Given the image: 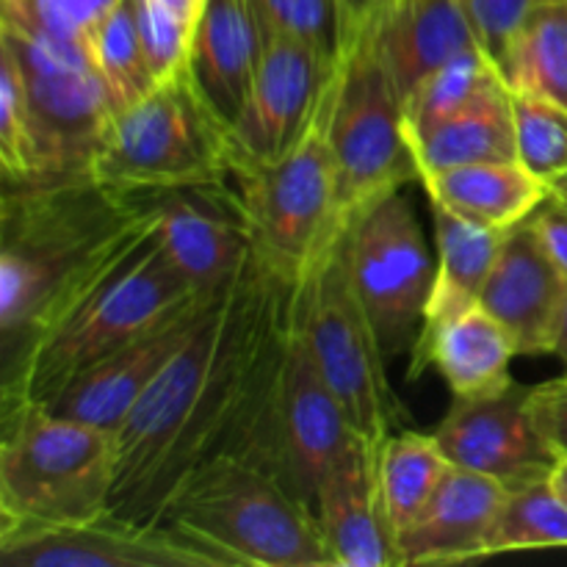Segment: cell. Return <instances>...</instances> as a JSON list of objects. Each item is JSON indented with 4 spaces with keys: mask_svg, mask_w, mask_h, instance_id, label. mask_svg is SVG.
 <instances>
[{
    "mask_svg": "<svg viewBox=\"0 0 567 567\" xmlns=\"http://www.w3.org/2000/svg\"><path fill=\"white\" fill-rule=\"evenodd\" d=\"M460 3H463L471 28L480 39L482 53L493 61V66L502 75L520 25L543 0H460Z\"/></svg>",
    "mask_w": 567,
    "mask_h": 567,
    "instance_id": "8d00e7d4",
    "label": "cell"
},
{
    "mask_svg": "<svg viewBox=\"0 0 567 567\" xmlns=\"http://www.w3.org/2000/svg\"><path fill=\"white\" fill-rule=\"evenodd\" d=\"M343 233L321 252L308 277L293 286L291 310L354 432L382 443L402 426V404L388 382V354L374 321L354 288Z\"/></svg>",
    "mask_w": 567,
    "mask_h": 567,
    "instance_id": "ba28073f",
    "label": "cell"
},
{
    "mask_svg": "<svg viewBox=\"0 0 567 567\" xmlns=\"http://www.w3.org/2000/svg\"><path fill=\"white\" fill-rule=\"evenodd\" d=\"M507 89L498 70L485 53H465L449 61L441 70L426 75L413 94L404 100L408 131L432 125V122L468 109L476 100Z\"/></svg>",
    "mask_w": 567,
    "mask_h": 567,
    "instance_id": "4dcf8cb0",
    "label": "cell"
},
{
    "mask_svg": "<svg viewBox=\"0 0 567 567\" xmlns=\"http://www.w3.org/2000/svg\"><path fill=\"white\" fill-rule=\"evenodd\" d=\"M330 144L343 225L388 192L419 183L421 172L404 120V103L382 61L374 33L338 61L330 103Z\"/></svg>",
    "mask_w": 567,
    "mask_h": 567,
    "instance_id": "30bf717a",
    "label": "cell"
},
{
    "mask_svg": "<svg viewBox=\"0 0 567 567\" xmlns=\"http://www.w3.org/2000/svg\"><path fill=\"white\" fill-rule=\"evenodd\" d=\"M377 452L380 443L358 437L316 491V518L336 567L399 565L396 540L382 504Z\"/></svg>",
    "mask_w": 567,
    "mask_h": 567,
    "instance_id": "d6986e66",
    "label": "cell"
},
{
    "mask_svg": "<svg viewBox=\"0 0 567 567\" xmlns=\"http://www.w3.org/2000/svg\"><path fill=\"white\" fill-rule=\"evenodd\" d=\"M563 365L567 369V305H565V316H563V327H559V338H557V349H554Z\"/></svg>",
    "mask_w": 567,
    "mask_h": 567,
    "instance_id": "b9f144b4",
    "label": "cell"
},
{
    "mask_svg": "<svg viewBox=\"0 0 567 567\" xmlns=\"http://www.w3.org/2000/svg\"><path fill=\"white\" fill-rule=\"evenodd\" d=\"M0 48L25 81L39 181L89 177L116 105L86 39H64L0 20Z\"/></svg>",
    "mask_w": 567,
    "mask_h": 567,
    "instance_id": "9c48e42d",
    "label": "cell"
},
{
    "mask_svg": "<svg viewBox=\"0 0 567 567\" xmlns=\"http://www.w3.org/2000/svg\"><path fill=\"white\" fill-rule=\"evenodd\" d=\"M480 305L507 330L518 354H554L567 305V275L532 216L504 236Z\"/></svg>",
    "mask_w": 567,
    "mask_h": 567,
    "instance_id": "e0dca14e",
    "label": "cell"
},
{
    "mask_svg": "<svg viewBox=\"0 0 567 567\" xmlns=\"http://www.w3.org/2000/svg\"><path fill=\"white\" fill-rule=\"evenodd\" d=\"M374 39L402 103L443 64L482 53L460 0H393Z\"/></svg>",
    "mask_w": 567,
    "mask_h": 567,
    "instance_id": "603a6c76",
    "label": "cell"
},
{
    "mask_svg": "<svg viewBox=\"0 0 567 567\" xmlns=\"http://www.w3.org/2000/svg\"><path fill=\"white\" fill-rule=\"evenodd\" d=\"M554 485L559 487V493L567 498V460L557 465V471H554Z\"/></svg>",
    "mask_w": 567,
    "mask_h": 567,
    "instance_id": "7bdbcfd3",
    "label": "cell"
},
{
    "mask_svg": "<svg viewBox=\"0 0 567 567\" xmlns=\"http://www.w3.org/2000/svg\"><path fill=\"white\" fill-rule=\"evenodd\" d=\"M537 230H540L543 241L551 249L557 264L563 266L567 275V205L559 203L557 197H548L540 208L532 214Z\"/></svg>",
    "mask_w": 567,
    "mask_h": 567,
    "instance_id": "ab89813d",
    "label": "cell"
},
{
    "mask_svg": "<svg viewBox=\"0 0 567 567\" xmlns=\"http://www.w3.org/2000/svg\"><path fill=\"white\" fill-rule=\"evenodd\" d=\"M526 408L546 446L563 463L567 460V369L557 380L529 388Z\"/></svg>",
    "mask_w": 567,
    "mask_h": 567,
    "instance_id": "74e56055",
    "label": "cell"
},
{
    "mask_svg": "<svg viewBox=\"0 0 567 567\" xmlns=\"http://www.w3.org/2000/svg\"><path fill=\"white\" fill-rule=\"evenodd\" d=\"M336 83V78H332ZM332 86L297 147L277 161H233V188L260 264L286 286H299L327 247L347 230L338 208L330 144Z\"/></svg>",
    "mask_w": 567,
    "mask_h": 567,
    "instance_id": "52a82bcc",
    "label": "cell"
},
{
    "mask_svg": "<svg viewBox=\"0 0 567 567\" xmlns=\"http://www.w3.org/2000/svg\"><path fill=\"white\" fill-rule=\"evenodd\" d=\"M518 354L513 338L482 305L421 327L410 377L435 365L454 399H480L513 385L509 363Z\"/></svg>",
    "mask_w": 567,
    "mask_h": 567,
    "instance_id": "7402d4cb",
    "label": "cell"
},
{
    "mask_svg": "<svg viewBox=\"0 0 567 567\" xmlns=\"http://www.w3.org/2000/svg\"><path fill=\"white\" fill-rule=\"evenodd\" d=\"M144 48H147L150 70L155 81L164 83L181 75L192 64V44L197 28L183 20L164 0H138Z\"/></svg>",
    "mask_w": 567,
    "mask_h": 567,
    "instance_id": "d590c367",
    "label": "cell"
},
{
    "mask_svg": "<svg viewBox=\"0 0 567 567\" xmlns=\"http://www.w3.org/2000/svg\"><path fill=\"white\" fill-rule=\"evenodd\" d=\"M264 37L249 0H205L192 44V81L230 131L247 105Z\"/></svg>",
    "mask_w": 567,
    "mask_h": 567,
    "instance_id": "44dd1931",
    "label": "cell"
},
{
    "mask_svg": "<svg viewBox=\"0 0 567 567\" xmlns=\"http://www.w3.org/2000/svg\"><path fill=\"white\" fill-rule=\"evenodd\" d=\"M89 181L122 197L227 186L233 183L230 131L186 70L111 116Z\"/></svg>",
    "mask_w": 567,
    "mask_h": 567,
    "instance_id": "8992f818",
    "label": "cell"
},
{
    "mask_svg": "<svg viewBox=\"0 0 567 567\" xmlns=\"http://www.w3.org/2000/svg\"><path fill=\"white\" fill-rule=\"evenodd\" d=\"M6 567H219L203 548L164 524L105 513L61 526L0 529Z\"/></svg>",
    "mask_w": 567,
    "mask_h": 567,
    "instance_id": "4fadbf2b",
    "label": "cell"
},
{
    "mask_svg": "<svg viewBox=\"0 0 567 567\" xmlns=\"http://www.w3.org/2000/svg\"><path fill=\"white\" fill-rule=\"evenodd\" d=\"M393 0H338V14H341V55L349 48L377 31L382 14Z\"/></svg>",
    "mask_w": 567,
    "mask_h": 567,
    "instance_id": "f35d334b",
    "label": "cell"
},
{
    "mask_svg": "<svg viewBox=\"0 0 567 567\" xmlns=\"http://www.w3.org/2000/svg\"><path fill=\"white\" fill-rule=\"evenodd\" d=\"M559 548L567 551V498L554 485V476L513 487L491 532L487 557Z\"/></svg>",
    "mask_w": 567,
    "mask_h": 567,
    "instance_id": "f546056e",
    "label": "cell"
},
{
    "mask_svg": "<svg viewBox=\"0 0 567 567\" xmlns=\"http://www.w3.org/2000/svg\"><path fill=\"white\" fill-rule=\"evenodd\" d=\"M166 6H169V9H175L177 14L183 17V20L186 22H192L194 28H197V22H199V14H203V6H205V0H164Z\"/></svg>",
    "mask_w": 567,
    "mask_h": 567,
    "instance_id": "60d3db41",
    "label": "cell"
},
{
    "mask_svg": "<svg viewBox=\"0 0 567 567\" xmlns=\"http://www.w3.org/2000/svg\"><path fill=\"white\" fill-rule=\"evenodd\" d=\"M147 199L166 255L203 297L227 291L258 260L233 183L177 188Z\"/></svg>",
    "mask_w": 567,
    "mask_h": 567,
    "instance_id": "5bb4252c",
    "label": "cell"
},
{
    "mask_svg": "<svg viewBox=\"0 0 567 567\" xmlns=\"http://www.w3.org/2000/svg\"><path fill=\"white\" fill-rule=\"evenodd\" d=\"M509 487L493 476L452 465L430 507L396 537L399 565H460L485 559Z\"/></svg>",
    "mask_w": 567,
    "mask_h": 567,
    "instance_id": "ffe728a7",
    "label": "cell"
},
{
    "mask_svg": "<svg viewBox=\"0 0 567 567\" xmlns=\"http://www.w3.org/2000/svg\"><path fill=\"white\" fill-rule=\"evenodd\" d=\"M210 299L214 297L194 299L186 308L175 310L164 321L150 327L147 332L133 338L131 343L111 352L109 358L89 365L75 380L66 382L59 396L44 408L66 415V419L86 421V424L116 432L136 408L138 399L158 380L166 363L175 358L177 349L188 341L199 313Z\"/></svg>",
    "mask_w": 567,
    "mask_h": 567,
    "instance_id": "ac0fdd59",
    "label": "cell"
},
{
    "mask_svg": "<svg viewBox=\"0 0 567 567\" xmlns=\"http://www.w3.org/2000/svg\"><path fill=\"white\" fill-rule=\"evenodd\" d=\"M408 136L421 177L465 164L515 161L513 92L498 89L457 114L408 131Z\"/></svg>",
    "mask_w": 567,
    "mask_h": 567,
    "instance_id": "d4e9b609",
    "label": "cell"
},
{
    "mask_svg": "<svg viewBox=\"0 0 567 567\" xmlns=\"http://www.w3.org/2000/svg\"><path fill=\"white\" fill-rule=\"evenodd\" d=\"M116 0H0V20L64 39H86Z\"/></svg>",
    "mask_w": 567,
    "mask_h": 567,
    "instance_id": "e575fe53",
    "label": "cell"
},
{
    "mask_svg": "<svg viewBox=\"0 0 567 567\" xmlns=\"http://www.w3.org/2000/svg\"><path fill=\"white\" fill-rule=\"evenodd\" d=\"M504 83L515 94H535L567 111V0H543L520 25Z\"/></svg>",
    "mask_w": 567,
    "mask_h": 567,
    "instance_id": "83f0119b",
    "label": "cell"
},
{
    "mask_svg": "<svg viewBox=\"0 0 567 567\" xmlns=\"http://www.w3.org/2000/svg\"><path fill=\"white\" fill-rule=\"evenodd\" d=\"M338 61L291 37L264 39L252 92L230 127V164H266L291 153L332 86Z\"/></svg>",
    "mask_w": 567,
    "mask_h": 567,
    "instance_id": "7c38bea8",
    "label": "cell"
},
{
    "mask_svg": "<svg viewBox=\"0 0 567 567\" xmlns=\"http://www.w3.org/2000/svg\"><path fill=\"white\" fill-rule=\"evenodd\" d=\"M86 44L105 86H109L116 111L136 103L158 86L153 70H150L147 48H144L138 0H116L109 14L92 28Z\"/></svg>",
    "mask_w": 567,
    "mask_h": 567,
    "instance_id": "f1b7e54d",
    "label": "cell"
},
{
    "mask_svg": "<svg viewBox=\"0 0 567 567\" xmlns=\"http://www.w3.org/2000/svg\"><path fill=\"white\" fill-rule=\"evenodd\" d=\"M551 197H557L559 203L567 205V175H563L557 183H554V186H551Z\"/></svg>",
    "mask_w": 567,
    "mask_h": 567,
    "instance_id": "ee69618b",
    "label": "cell"
},
{
    "mask_svg": "<svg viewBox=\"0 0 567 567\" xmlns=\"http://www.w3.org/2000/svg\"><path fill=\"white\" fill-rule=\"evenodd\" d=\"M291 299L293 286L258 258L205 305L188 341L116 430L111 513L158 524L172 493L219 457L249 460L291 485L277 424Z\"/></svg>",
    "mask_w": 567,
    "mask_h": 567,
    "instance_id": "6da1fadb",
    "label": "cell"
},
{
    "mask_svg": "<svg viewBox=\"0 0 567 567\" xmlns=\"http://www.w3.org/2000/svg\"><path fill=\"white\" fill-rule=\"evenodd\" d=\"M421 186L430 203L493 230H513L551 197V186L518 161H485L430 172L421 177Z\"/></svg>",
    "mask_w": 567,
    "mask_h": 567,
    "instance_id": "cb8c5ba5",
    "label": "cell"
},
{
    "mask_svg": "<svg viewBox=\"0 0 567 567\" xmlns=\"http://www.w3.org/2000/svg\"><path fill=\"white\" fill-rule=\"evenodd\" d=\"M158 524L219 567H336L316 509L275 471L219 457L194 471Z\"/></svg>",
    "mask_w": 567,
    "mask_h": 567,
    "instance_id": "277c9868",
    "label": "cell"
},
{
    "mask_svg": "<svg viewBox=\"0 0 567 567\" xmlns=\"http://www.w3.org/2000/svg\"><path fill=\"white\" fill-rule=\"evenodd\" d=\"M515 161L554 186L567 175V111L535 94L513 92Z\"/></svg>",
    "mask_w": 567,
    "mask_h": 567,
    "instance_id": "1f68e13d",
    "label": "cell"
},
{
    "mask_svg": "<svg viewBox=\"0 0 567 567\" xmlns=\"http://www.w3.org/2000/svg\"><path fill=\"white\" fill-rule=\"evenodd\" d=\"M343 247L388 358L413 349L435 288L437 258L426 247L408 194L396 188L358 210L343 233Z\"/></svg>",
    "mask_w": 567,
    "mask_h": 567,
    "instance_id": "8fae6325",
    "label": "cell"
},
{
    "mask_svg": "<svg viewBox=\"0 0 567 567\" xmlns=\"http://www.w3.org/2000/svg\"><path fill=\"white\" fill-rule=\"evenodd\" d=\"M116 468V432L37 402L6 404L0 529L78 524L111 513Z\"/></svg>",
    "mask_w": 567,
    "mask_h": 567,
    "instance_id": "5b68a950",
    "label": "cell"
},
{
    "mask_svg": "<svg viewBox=\"0 0 567 567\" xmlns=\"http://www.w3.org/2000/svg\"><path fill=\"white\" fill-rule=\"evenodd\" d=\"M138 208L142 197H122L89 177L6 183L0 247L6 360L22 347L48 299Z\"/></svg>",
    "mask_w": 567,
    "mask_h": 567,
    "instance_id": "3957f363",
    "label": "cell"
},
{
    "mask_svg": "<svg viewBox=\"0 0 567 567\" xmlns=\"http://www.w3.org/2000/svg\"><path fill=\"white\" fill-rule=\"evenodd\" d=\"M452 465L435 435L396 430L380 443L377 471L393 540L430 507Z\"/></svg>",
    "mask_w": 567,
    "mask_h": 567,
    "instance_id": "4316f807",
    "label": "cell"
},
{
    "mask_svg": "<svg viewBox=\"0 0 567 567\" xmlns=\"http://www.w3.org/2000/svg\"><path fill=\"white\" fill-rule=\"evenodd\" d=\"M0 164L6 183H37L39 161L33 120L20 64L0 48Z\"/></svg>",
    "mask_w": 567,
    "mask_h": 567,
    "instance_id": "d6a6232c",
    "label": "cell"
},
{
    "mask_svg": "<svg viewBox=\"0 0 567 567\" xmlns=\"http://www.w3.org/2000/svg\"><path fill=\"white\" fill-rule=\"evenodd\" d=\"M526 393L529 388L513 382L491 396L454 399L435 430L446 457L460 468L493 476L509 491L554 476L559 460L537 432Z\"/></svg>",
    "mask_w": 567,
    "mask_h": 567,
    "instance_id": "2e32d148",
    "label": "cell"
},
{
    "mask_svg": "<svg viewBox=\"0 0 567 567\" xmlns=\"http://www.w3.org/2000/svg\"><path fill=\"white\" fill-rule=\"evenodd\" d=\"M260 37H291L341 61L338 0H249Z\"/></svg>",
    "mask_w": 567,
    "mask_h": 567,
    "instance_id": "836d02e7",
    "label": "cell"
},
{
    "mask_svg": "<svg viewBox=\"0 0 567 567\" xmlns=\"http://www.w3.org/2000/svg\"><path fill=\"white\" fill-rule=\"evenodd\" d=\"M293 305V299H291ZM277 424H280L282 457L291 485L313 507L316 491L327 471L358 441L347 410L316 365L293 310L288 316L282 347L280 388H277Z\"/></svg>",
    "mask_w": 567,
    "mask_h": 567,
    "instance_id": "9a60e30c",
    "label": "cell"
},
{
    "mask_svg": "<svg viewBox=\"0 0 567 567\" xmlns=\"http://www.w3.org/2000/svg\"><path fill=\"white\" fill-rule=\"evenodd\" d=\"M199 297L166 255L153 205L142 197L138 214L50 297L3 365V408L53 402L81 371Z\"/></svg>",
    "mask_w": 567,
    "mask_h": 567,
    "instance_id": "7a4b0ae2",
    "label": "cell"
},
{
    "mask_svg": "<svg viewBox=\"0 0 567 567\" xmlns=\"http://www.w3.org/2000/svg\"><path fill=\"white\" fill-rule=\"evenodd\" d=\"M432 205V225H435L437 275L432 288L430 308L424 324L460 313V310L480 305L482 288L491 277L507 230L471 221L443 205Z\"/></svg>",
    "mask_w": 567,
    "mask_h": 567,
    "instance_id": "484cf974",
    "label": "cell"
}]
</instances>
